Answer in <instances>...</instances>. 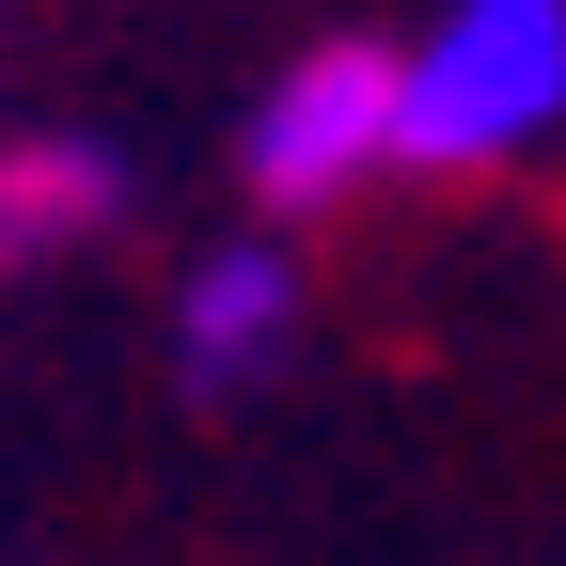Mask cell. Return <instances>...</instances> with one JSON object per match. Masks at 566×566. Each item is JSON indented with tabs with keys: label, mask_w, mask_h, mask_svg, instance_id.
I'll return each instance as SVG.
<instances>
[{
	"label": "cell",
	"mask_w": 566,
	"mask_h": 566,
	"mask_svg": "<svg viewBox=\"0 0 566 566\" xmlns=\"http://www.w3.org/2000/svg\"><path fill=\"white\" fill-rule=\"evenodd\" d=\"M566 142V0H441L394 48V174H520Z\"/></svg>",
	"instance_id": "6da1fadb"
},
{
	"label": "cell",
	"mask_w": 566,
	"mask_h": 566,
	"mask_svg": "<svg viewBox=\"0 0 566 566\" xmlns=\"http://www.w3.org/2000/svg\"><path fill=\"white\" fill-rule=\"evenodd\" d=\"M378 174H394V48L331 32V48H300V63L252 95L237 189L268 205V221H331V205H363Z\"/></svg>",
	"instance_id": "7a4b0ae2"
},
{
	"label": "cell",
	"mask_w": 566,
	"mask_h": 566,
	"mask_svg": "<svg viewBox=\"0 0 566 566\" xmlns=\"http://www.w3.org/2000/svg\"><path fill=\"white\" fill-rule=\"evenodd\" d=\"M300 315H315V283L283 237H237V252H205L174 283V378L189 394H268L283 363H300Z\"/></svg>",
	"instance_id": "3957f363"
},
{
	"label": "cell",
	"mask_w": 566,
	"mask_h": 566,
	"mask_svg": "<svg viewBox=\"0 0 566 566\" xmlns=\"http://www.w3.org/2000/svg\"><path fill=\"white\" fill-rule=\"evenodd\" d=\"M111 221H126V158L95 126L0 142V252H17V237H111Z\"/></svg>",
	"instance_id": "277c9868"
}]
</instances>
